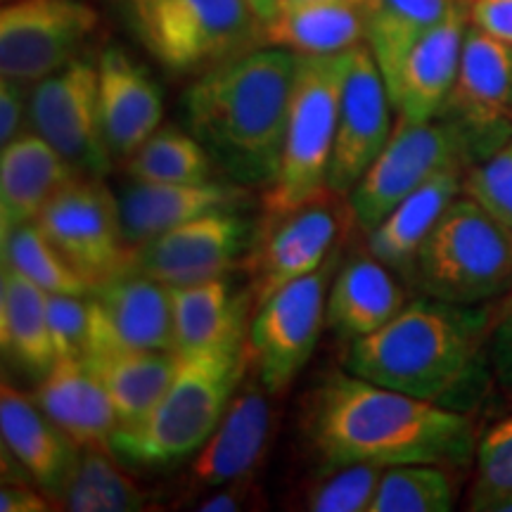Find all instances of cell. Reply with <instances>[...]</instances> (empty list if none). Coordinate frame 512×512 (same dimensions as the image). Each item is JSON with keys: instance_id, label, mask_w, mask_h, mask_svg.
Returning <instances> with one entry per match:
<instances>
[{"instance_id": "1", "label": "cell", "mask_w": 512, "mask_h": 512, "mask_svg": "<svg viewBox=\"0 0 512 512\" xmlns=\"http://www.w3.org/2000/svg\"><path fill=\"white\" fill-rule=\"evenodd\" d=\"M304 437L320 472L373 463L460 467L475 458V425L463 411L415 399L354 373H332L304 408Z\"/></svg>"}, {"instance_id": "2", "label": "cell", "mask_w": 512, "mask_h": 512, "mask_svg": "<svg viewBox=\"0 0 512 512\" xmlns=\"http://www.w3.org/2000/svg\"><path fill=\"white\" fill-rule=\"evenodd\" d=\"M294 76L297 55L259 46L216 64L185 88V128L228 181L271 188L283 157Z\"/></svg>"}, {"instance_id": "3", "label": "cell", "mask_w": 512, "mask_h": 512, "mask_svg": "<svg viewBox=\"0 0 512 512\" xmlns=\"http://www.w3.org/2000/svg\"><path fill=\"white\" fill-rule=\"evenodd\" d=\"M494 309L415 299L351 342L347 370L387 389L467 411L484 392Z\"/></svg>"}, {"instance_id": "4", "label": "cell", "mask_w": 512, "mask_h": 512, "mask_svg": "<svg viewBox=\"0 0 512 512\" xmlns=\"http://www.w3.org/2000/svg\"><path fill=\"white\" fill-rule=\"evenodd\" d=\"M247 330L249 320L211 347L178 354L174 380L150 415L112 434L117 460L159 470L195 456L249 370Z\"/></svg>"}, {"instance_id": "5", "label": "cell", "mask_w": 512, "mask_h": 512, "mask_svg": "<svg viewBox=\"0 0 512 512\" xmlns=\"http://www.w3.org/2000/svg\"><path fill=\"white\" fill-rule=\"evenodd\" d=\"M121 12L147 55L176 76L264 46V22L247 0H121Z\"/></svg>"}, {"instance_id": "6", "label": "cell", "mask_w": 512, "mask_h": 512, "mask_svg": "<svg viewBox=\"0 0 512 512\" xmlns=\"http://www.w3.org/2000/svg\"><path fill=\"white\" fill-rule=\"evenodd\" d=\"M351 50L339 55H297L283 157L278 176L264 190L268 219L330 195L328 171Z\"/></svg>"}, {"instance_id": "7", "label": "cell", "mask_w": 512, "mask_h": 512, "mask_svg": "<svg viewBox=\"0 0 512 512\" xmlns=\"http://www.w3.org/2000/svg\"><path fill=\"white\" fill-rule=\"evenodd\" d=\"M503 143L508 140L479 131L448 114L427 121L399 119L384 150L349 192L354 221L368 233L403 197L439 171L451 166L470 169L475 162L494 155Z\"/></svg>"}, {"instance_id": "8", "label": "cell", "mask_w": 512, "mask_h": 512, "mask_svg": "<svg viewBox=\"0 0 512 512\" xmlns=\"http://www.w3.org/2000/svg\"><path fill=\"white\" fill-rule=\"evenodd\" d=\"M411 278L427 297L477 306L512 287V230L460 195L422 242Z\"/></svg>"}, {"instance_id": "9", "label": "cell", "mask_w": 512, "mask_h": 512, "mask_svg": "<svg viewBox=\"0 0 512 512\" xmlns=\"http://www.w3.org/2000/svg\"><path fill=\"white\" fill-rule=\"evenodd\" d=\"M332 254L316 273L280 287L254 306L249 320V370L271 394H283L309 363L320 332L328 325V292L337 273Z\"/></svg>"}, {"instance_id": "10", "label": "cell", "mask_w": 512, "mask_h": 512, "mask_svg": "<svg viewBox=\"0 0 512 512\" xmlns=\"http://www.w3.org/2000/svg\"><path fill=\"white\" fill-rule=\"evenodd\" d=\"M105 178H76L55 195L36 226L76 273L95 287L131 268L119 200Z\"/></svg>"}, {"instance_id": "11", "label": "cell", "mask_w": 512, "mask_h": 512, "mask_svg": "<svg viewBox=\"0 0 512 512\" xmlns=\"http://www.w3.org/2000/svg\"><path fill=\"white\" fill-rule=\"evenodd\" d=\"M29 128L46 138L83 178H105L112 150L102 133L98 60L81 55L31 86Z\"/></svg>"}, {"instance_id": "12", "label": "cell", "mask_w": 512, "mask_h": 512, "mask_svg": "<svg viewBox=\"0 0 512 512\" xmlns=\"http://www.w3.org/2000/svg\"><path fill=\"white\" fill-rule=\"evenodd\" d=\"M98 22V12L86 0H5L0 76L34 86L81 57Z\"/></svg>"}, {"instance_id": "13", "label": "cell", "mask_w": 512, "mask_h": 512, "mask_svg": "<svg viewBox=\"0 0 512 512\" xmlns=\"http://www.w3.org/2000/svg\"><path fill=\"white\" fill-rule=\"evenodd\" d=\"M254 226L240 211H216L133 247L131 268L178 287L228 278L254 247Z\"/></svg>"}, {"instance_id": "14", "label": "cell", "mask_w": 512, "mask_h": 512, "mask_svg": "<svg viewBox=\"0 0 512 512\" xmlns=\"http://www.w3.org/2000/svg\"><path fill=\"white\" fill-rule=\"evenodd\" d=\"M392 98L387 81L370 53L368 43H361L349 53V69L344 79L335 147H332L328 190L335 195H349L370 169L377 155L392 136Z\"/></svg>"}, {"instance_id": "15", "label": "cell", "mask_w": 512, "mask_h": 512, "mask_svg": "<svg viewBox=\"0 0 512 512\" xmlns=\"http://www.w3.org/2000/svg\"><path fill=\"white\" fill-rule=\"evenodd\" d=\"M114 349L176 351L169 285L128 268L95 287L86 356Z\"/></svg>"}, {"instance_id": "16", "label": "cell", "mask_w": 512, "mask_h": 512, "mask_svg": "<svg viewBox=\"0 0 512 512\" xmlns=\"http://www.w3.org/2000/svg\"><path fill=\"white\" fill-rule=\"evenodd\" d=\"M325 197L290 214L275 216L266 233L254 240L247 256V268L252 275L249 294L254 306L266 302L280 287L316 273L335 254L339 219L323 202Z\"/></svg>"}, {"instance_id": "17", "label": "cell", "mask_w": 512, "mask_h": 512, "mask_svg": "<svg viewBox=\"0 0 512 512\" xmlns=\"http://www.w3.org/2000/svg\"><path fill=\"white\" fill-rule=\"evenodd\" d=\"M467 27L470 5L460 3L408 50L387 79L389 98L399 119L427 121L439 117L456 86Z\"/></svg>"}, {"instance_id": "18", "label": "cell", "mask_w": 512, "mask_h": 512, "mask_svg": "<svg viewBox=\"0 0 512 512\" xmlns=\"http://www.w3.org/2000/svg\"><path fill=\"white\" fill-rule=\"evenodd\" d=\"M100 121L114 159H126L162 126V88L136 57L119 46L98 55Z\"/></svg>"}, {"instance_id": "19", "label": "cell", "mask_w": 512, "mask_h": 512, "mask_svg": "<svg viewBox=\"0 0 512 512\" xmlns=\"http://www.w3.org/2000/svg\"><path fill=\"white\" fill-rule=\"evenodd\" d=\"M252 192L233 181L207 183H143L131 181L119 192L121 226L128 245L169 233L216 211H240L247 207Z\"/></svg>"}, {"instance_id": "20", "label": "cell", "mask_w": 512, "mask_h": 512, "mask_svg": "<svg viewBox=\"0 0 512 512\" xmlns=\"http://www.w3.org/2000/svg\"><path fill=\"white\" fill-rule=\"evenodd\" d=\"M0 434L5 451L22 472L46 494L50 501H60L83 448L62 430L57 422L41 411V406L27 394L3 384L0 392Z\"/></svg>"}, {"instance_id": "21", "label": "cell", "mask_w": 512, "mask_h": 512, "mask_svg": "<svg viewBox=\"0 0 512 512\" xmlns=\"http://www.w3.org/2000/svg\"><path fill=\"white\" fill-rule=\"evenodd\" d=\"M264 384H247L235 392L211 437L190 463V482L219 489L249 482L268 451L271 439V403Z\"/></svg>"}, {"instance_id": "22", "label": "cell", "mask_w": 512, "mask_h": 512, "mask_svg": "<svg viewBox=\"0 0 512 512\" xmlns=\"http://www.w3.org/2000/svg\"><path fill=\"white\" fill-rule=\"evenodd\" d=\"M441 114L503 140L512 138V46L475 24L465 31L458 79Z\"/></svg>"}, {"instance_id": "23", "label": "cell", "mask_w": 512, "mask_h": 512, "mask_svg": "<svg viewBox=\"0 0 512 512\" xmlns=\"http://www.w3.org/2000/svg\"><path fill=\"white\" fill-rule=\"evenodd\" d=\"M79 171L36 131H24L0 152V238L36 223Z\"/></svg>"}, {"instance_id": "24", "label": "cell", "mask_w": 512, "mask_h": 512, "mask_svg": "<svg viewBox=\"0 0 512 512\" xmlns=\"http://www.w3.org/2000/svg\"><path fill=\"white\" fill-rule=\"evenodd\" d=\"M34 401L81 448L112 451L117 413L86 358H57L48 375L38 380Z\"/></svg>"}, {"instance_id": "25", "label": "cell", "mask_w": 512, "mask_h": 512, "mask_svg": "<svg viewBox=\"0 0 512 512\" xmlns=\"http://www.w3.org/2000/svg\"><path fill=\"white\" fill-rule=\"evenodd\" d=\"M406 306V292L392 268L373 254L337 268L328 292V328L344 342L373 335Z\"/></svg>"}, {"instance_id": "26", "label": "cell", "mask_w": 512, "mask_h": 512, "mask_svg": "<svg viewBox=\"0 0 512 512\" xmlns=\"http://www.w3.org/2000/svg\"><path fill=\"white\" fill-rule=\"evenodd\" d=\"M366 0L280 3L264 22V46L294 55H339L366 43Z\"/></svg>"}, {"instance_id": "27", "label": "cell", "mask_w": 512, "mask_h": 512, "mask_svg": "<svg viewBox=\"0 0 512 512\" xmlns=\"http://www.w3.org/2000/svg\"><path fill=\"white\" fill-rule=\"evenodd\" d=\"M463 166L439 171L430 181L403 197L375 228L368 230V252L392 271L411 278L422 242L437 226L441 214L463 195Z\"/></svg>"}, {"instance_id": "28", "label": "cell", "mask_w": 512, "mask_h": 512, "mask_svg": "<svg viewBox=\"0 0 512 512\" xmlns=\"http://www.w3.org/2000/svg\"><path fill=\"white\" fill-rule=\"evenodd\" d=\"M0 344L15 368L41 380L57 363L48 320V294L15 268L0 278Z\"/></svg>"}, {"instance_id": "29", "label": "cell", "mask_w": 512, "mask_h": 512, "mask_svg": "<svg viewBox=\"0 0 512 512\" xmlns=\"http://www.w3.org/2000/svg\"><path fill=\"white\" fill-rule=\"evenodd\" d=\"M86 361L110 394L121 430L138 425L157 406L174 380L178 351L114 349L86 356Z\"/></svg>"}, {"instance_id": "30", "label": "cell", "mask_w": 512, "mask_h": 512, "mask_svg": "<svg viewBox=\"0 0 512 512\" xmlns=\"http://www.w3.org/2000/svg\"><path fill=\"white\" fill-rule=\"evenodd\" d=\"M171 290L174 344L178 354L211 347L247 323L254 311L252 294H235L228 278L178 285Z\"/></svg>"}, {"instance_id": "31", "label": "cell", "mask_w": 512, "mask_h": 512, "mask_svg": "<svg viewBox=\"0 0 512 512\" xmlns=\"http://www.w3.org/2000/svg\"><path fill=\"white\" fill-rule=\"evenodd\" d=\"M460 3L467 0H366V43L384 81L396 72L408 50Z\"/></svg>"}, {"instance_id": "32", "label": "cell", "mask_w": 512, "mask_h": 512, "mask_svg": "<svg viewBox=\"0 0 512 512\" xmlns=\"http://www.w3.org/2000/svg\"><path fill=\"white\" fill-rule=\"evenodd\" d=\"M126 174L143 183H207L216 181V164L188 128L159 126L126 159Z\"/></svg>"}, {"instance_id": "33", "label": "cell", "mask_w": 512, "mask_h": 512, "mask_svg": "<svg viewBox=\"0 0 512 512\" xmlns=\"http://www.w3.org/2000/svg\"><path fill=\"white\" fill-rule=\"evenodd\" d=\"M102 448H83L79 467L64 491L62 503L72 512L147 510V494Z\"/></svg>"}, {"instance_id": "34", "label": "cell", "mask_w": 512, "mask_h": 512, "mask_svg": "<svg viewBox=\"0 0 512 512\" xmlns=\"http://www.w3.org/2000/svg\"><path fill=\"white\" fill-rule=\"evenodd\" d=\"M456 498V477L444 465H389L384 467L368 512H448Z\"/></svg>"}, {"instance_id": "35", "label": "cell", "mask_w": 512, "mask_h": 512, "mask_svg": "<svg viewBox=\"0 0 512 512\" xmlns=\"http://www.w3.org/2000/svg\"><path fill=\"white\" fill-rule=\"evenodd\" d=\"M3 242V266L15 268L24 278L41 287L46 294H76L88 297L91 285L64 261V256L50 245L36 223L17 228Z\"/></svg>"}, {"instance_id": "36", "label": "cell", "mask_w": 512, "mask_h": 512, "mask_svg": "<svg viewBox=\"0 0 512 512\" xmlns=\"http://www.w3.org/2000/svg\"><path fill=\"white\" fill-rule=\"evenodd\" d=\"M470 510L512 512V413L477 439Z\"/></svg>"}, {"instance_id": "37", "label": "cell", "mask_w": 512, "mask_h": 512, "mask_svg": "<svg viewBox=\"0 0 512 512\" xmlns=\"http://www.w3.org/2000/svg\"><path fill=\"white\" fill-rule=\"evenodd\" d=\"M384 467L356 463L323 472V479L311 486L306 510L313 512H368L380 484Z\"/></svg>"}, {"instance_id": "38", "label": "cell", "mask_w": 512, "mask_h": 512, "mask_svg": "<svg viewBox=\"0 0 512 512\" xmlns=\"http://www.w3.org/2000/svg\"><path fill=\"white\" fill-rule=\"evenodd\" d=\"M463 195L512 230V138L465 171Z\"/></svg>"}, {"instance_id": "39", "label": "cell", "mask_w": 512, "mask_h": 512, "mask_svg": "<svg viewBox=\"0 0 512 512\" xmlns=\"http://www.w3.org/2000/svg\"><path fill=\"white\" fill-rule=\"evenodd\" d=\"M48 320L57 358H86L91 342V294H48Z\"/></svg>"}, {"instance_id": "40", "label": "cell", "mask_w": 512, "mask_h": 512, "mask_svg": "<svg viewBox=\"0 0 512 512\" xmlns=\"http://www.w3.org/2000/svg\"><path fill=\"white\" fill-rule=\"evenodd\" d=\"M489 363L496 382L512 396V287L494 306L489 332Z\"/></svg>"}, {"instance_id": "41", "label": "cell", "mask_w": 512, "mask_h": 512, "mask_svg": "<svg viewBox=\"0 0 512 512\" xmlns=\"http://www.w3.org/2000/svg\"><path fill=\"white\" fill-rule=\"evenodd\" d=\"M31 86L15 79H0V147L29 131Z\"/></svg>"}, {"instance_id": "42", "label": "cell", "mask_w": 512, "mask_h": 512, "mask_svg": "<svg viewBox=\"0 0 512 512\" xmlns=\"http://www.w3.org/2000/svg\"><path fill=\"white\" fill-rule=\"evenodd\" d=\"M470 22L512 46V0H470Z\"/></svg>"}, {"instance_id": "43", "label": "cell", "mask_w": 512, "mask_h": 512, "mask_svg": "<svg viewBox=\"0 0 512 512\" xmlns=\"http://www.w3.org/2000/svg\"><path fill=\"white\" fill-rule=\"evenodd\" d=\"M0 510L3 512H46L50 498L38 486L5 482L0 489Z\"/></svg>"}, {"instance_id": "44", "label": "cell", "mask_w": 512, "mask_h": 512, "mask_svg": "<svg viewBox=\"0 0 512 512\" xmlns=\"http://www.w3.org/2000/svg\"><path fill=\"white\" fill-rule=\"evenodd\" d=\"M249 501V482H238V484H226L216 489V494H211L200 501L197 510L202 512H235L245 508Z\"/></svg>"}, {"instance_id": "45", "label": "cell", "mask_w": 512, "mask_h": 512, "mask_svg": "<svg viewBox=\"0 0 512 512\" xmlns=\"http://www.w3.org/2000/svg\"><path fill=\"white\" fill-rule=\"evenodd\" d=\"M249 5H252L256 15L261 17V22H266V19H271L275 15V10L280 8V3L283 0H247Z\"/></svg>"}, {"instance_id": "46", "label": "cell", "mask_w": 512, "mask_h": 512, "mask_svg": "<svg viewBox=\"0 0 512 512\" xmlns=\"http://www.w3.org/2000/svg\"><path fill=\"white\" fill-rule=\"evenodd\" d=\"M283 3H302V0H283Z\"/></svg>"}, {"instance_id": "47", "label": "cell", "mask_w": 512, "mask_h": 512, "mask_svg": "<svg viewBox=\"0 0 512 512\" xmlns=\"http://www.w3.org/2000/svg\"><path fill=\"white\" fill-rule=\"evenodd\" d=\"M467 3H470V0H467Z\"/></svg>"}]
</instances>
